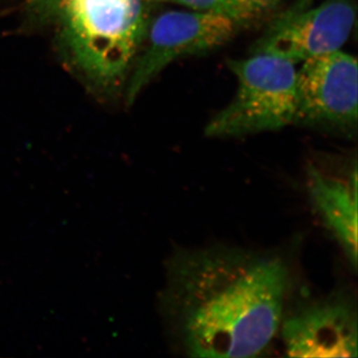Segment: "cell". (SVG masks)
<instances>
[{
    "mask_svg": "<svg viewBox=\"0 0 358 358\" xmlns=\"http://www.w3.org/2000/svg\"><path fill=\"white\" fill-rule=\"evenodd\" d=\"M155 3L150 0H64L57 20L68 60L91 86L115 92L126 83Z\"/></svg>",
    "mask_w": 358,
    "mask_h": 358,
    "instance_id": "2",
    "label": "cell"
},
{
    "mask_svg": "<svg viewBox=\"0 0 358 358\" xmlns=\"http://www.w3.org/2000/svg\"><path fill=\"white\" fill-rule=\"evenodd\" d=\"M227 65L237 80L236 93L207 122V138H241L293 126L296 65L268 54L230 59Z\"/></svg>",
    "mask_w": 358,
    "mask_h": 358,
    "instance_id": "3",
    "label": "cell"
},
{
    "mask_svg": "<svg viewBox=\"0 0 358 358\" xmlns=\"http://www.w3.org/2000/svg\"><path fill=\"white\" fill-rule=\"evenodd\" d=\"M313 3H315V0H294L293 3L288 8L282 10V13L287 14L301 13V11L312 7Z\"/></svg>",
    "mask_w": 358,
    "mask_h": 358,
    "instance_id": "11",
    "label": "cell"
},
{
    "mask_svg": "<svg viewBox=\"0 0 358 358\" xmlns=\"http://www.w3.org/2000/svg\"><path fill=\"white\" fill-rule=\"evenodd\" d=\"M289 270L282 257L227 246L176 250L162 310L176 350L189 357H255L279 336Z\"/></svg>",
    "mask_w": 358,
    "mask_h": 358,
    "instance_id": "1",
    "label": "cell"
},
{
    "mask_svg": "<svg viewBox=\"0 0 358 358\" xmlns=\"http://www.w3.org/2000/svg\"><path fill=\"white\" fill-rule=\"evenodd\" d=\"M273 1H274L275 4H279L281 0H273Z\"/></svg>",
    "mask_w": 358,
    "mask_h": 358,
    "instance_id": "12",
    "label": "cell"
},
{
    "mask_svg": "<svg viewBox=\"0 0 358 358\" xmlns=\"http://www.w3.org/2000/svg\"><path fill=\"white\" fill-rule=\"evenodd\" d=\"M240 29L229 18L201 11L169 10L152 17L127 78V105H133L143 90L169 65L222 48Z\"/></svg>",
    "mask_w": 358,
    "mask_h": 358,
    "instance_id": "4",
    "label": "cell"
},
{
    "mask_svg": "<svg viewBox=\"0 0 358 358\" xmlns=\"http://www.w3.org/2000/svg\"><path fill=\"white\" fill-rule=\"evenodd\" d=\"M358 67L341 50L310 59L296 69L293 126L352 138L357 133Z\"/></svg>",
    "mask_w": 358,
    "mask_h": 358,
    "instance_id": "5",
    "label": "cell"
},
{
    "mask_svg": "<svg viewBox=\"0 0 358 358\" xmlns=\"http://www.w3.org/2000/svg\"><path fill=\"white\" fill-rule=\"evenodd\" d=\"M155 4L171 3L190 10L224 16L240 27L255 24L278 6L273 0H150Z\"/></svg>",
    "mask_w": 358,
    "mask_h": 358,
    "instance_id": "9",
    "label": "cell"
},
{
    "mask_svg": "<svg viewBox=\"0 0 358 358\" xmlns=\"http://www.w3.org/2000/svg\"><path fill=\"white\" fill-rule=\"evenodd\" d=\"M307 186L310 202L320 220L343 249L353 270H357V162L343 176L327 173L310 164L307 169Z\"/></svg>",
    "mask_w": 358,
    "mask_h": 358,
    "instance_id": "8",
    "label": "cell"
},
{
    "mask_svg": "<svg viewBox=\"0 0 358 358\" xmlns=\"http://www.w3.org/2000/svg\"><path fill=\"white\" fill-rule=\"evenodd\" d=\"M64 0H27L26 13L32 24L47 25L56 22Z\"/></svg>",
    "mask_w": 358,
    "mask_h": 358,
    "instance_id": "10",
    "label": "cell"
},
{
    "mask_svg": "<svg viewBox=\"0 0 358 358\" xmlns=\"http://www.w3.org/2000/svg\"><path fill=\"white\" fill-rule=\"evenodd\" d=\"M357 322L352 294L336 291L286 310L279 336L287 357H357Z\"/></svg>",
    "mask_w": 358,
    "mask_h": 358,
    "instance_id": "7",
    "label": "cell"
},
{
    "mask_svg": "<svg viewBox=\"0 0 358 358\" xmlns=\"http://www.w3.org/2000/svg\"><path fill=\"white\" fill-rule=\"evenodd\" d=\"M357 20L355 0H324L301 13H280L250 46L249 54H268L294 65L341 50Z\"/></svg>",
    "mask_w": 358,
    "mask_h": 358,
    "instance_id": "6",
    "label": "cell"
}]
</instances>
